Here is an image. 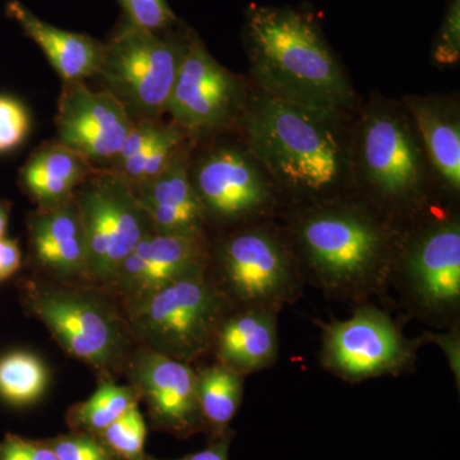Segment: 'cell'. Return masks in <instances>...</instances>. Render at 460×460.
Segmentation results:
<instances>
[{
  "label": "cell",
  "mask_w": 460,
  "mask_h": 460,
  "mask_svg": "<svg viewBox=\"0 0 460 460\" xmlns=\"http://www.w3.org/2000/svg\"><path fill=\"white\" fill-rule=\"evenodd\" d=\"M247 148L275 189L326 202L350 174L341 117L320 113L257 89L241 111Z\"/></svg>",
  "instance_id": "6da1fadb"
},
{
  "label": "cell",
  "mask_w": 460,
  "mask_h": 460,
  "mask_svg": "<svg viewBox=\"0 0 460 460\" xmlns=\"http://www.w3.org/2000/svg\"><path fill=\"white\" fill-rule=\"evenodd\" d=\"M244 45L257 89L337 117L352 107V86L313 17L293 8L251 5Z\"/></svg>",
  "instance_id": "7a4b0ae2"
},
{
  "label": "cell",
  "mask_w": 460,
  "mask_h": 460,
  "mask_svg": "<svg viewBox=\"0 0 460 460\" xmlns=\"http://www.w3.org/2000/svg\"><path fill=\"white\" fill-rule=\"evenodd\" d=\"M296 239L308 269L330 289L367 286L392 255L383 224L352 205L323 202L307 211L296 223Z\"/></svg>",
  "instance_id": "3957f363"
},
{
  "label": "cell",
  "mask_w": 460,
  "mask_h": 460,
  "mask_svg": "<svg viewBox=\"0 0 460 460\" xmlns=\"http://www.w3.org/2000/svg\"><path fill=\"white\" fill-rule=\"evenodd\" d=\"M428 156L407 109L372 104L350 147V174L374 199L393 208L414 205L425 196Z\"/></svg>",
  "instance_id": "277c9868"
},
{
  "label": "cell",
  "mask_w": 460,
  "mask_h": 460,
  "mask_svg": "<svg viewBox=\"0 0 460 460\" xmlns=\"http://www.w3.org/2000/svg\"><path fill=\"white\" fill-rule=\"evenodd\" d=\"M187 40V39H186ZM186 40L123 22L104 44L98 75L135 122L157 120L177 78Z\"/></svg>",
  "instance_id": "5b68a950"
},
{
  "label": "cell",
  "mask_w": 460,
  "mask_h": 460,
  "mask_svg": "<svg viewBox=\"0 0 460 460\" xmlns=\"http://www.w3.org/2000/svg\"><path fill=\"white\" fill-rule=\"evenodd\" d=\"M86 246L87 274L113 279L142 239L154 232L131 181L117 172L93 171L75 195Z\"/></svg>",
  "instance_id": "8992f818"
},
{
  "label": "cell",
  "mask_w": 460,
  "mask_h": 460,
  "mask_svg": "<svg viewBox=\"0 0 460 460\" xmlns=\"http://www.w3.org/2000/svg\"><path fill=\"white\" fill-rule=\"evenodd\" d=\"M220 316L219 296L206 280L202 268L141 296L133 320L159 353L187 361L210 345Z\"/></svg>",
  "instance_id": "52a82bcc"
},
{
  "label": "cell",
  "mask_w": 460,
  "mask_h": 460,
  "mask_svg": "<svg viewBox=\"0 0 460 460\" xmlns=\"http://www.w3.org/2000/svg\"><path fill=\"white\" fill-rule=\"evenodd\" d=\"M243 84L190 36L164 113L189 136L208 135L232 122L243 108Z\"/></svg>",
  "instance_id": "ba28073f"
},
{
  "label": "cell",
  "mask_w": 460,
  "mask_h": 460,
  "mask_svg": "<svg viewBox=\"0 0 460 460\" xmlns=\"http://www.w3.org/2000/svg\"><path fill=\"white\" fill-rule=\"evenodd\" d=\"M190 178L206 217L242 222L274 204L277 189L247 147L223 145L208 151L190 166Z\"/></svg>",
  "instance_id": "9c48e42d"
},
{
  "label": "cell",
  "mask_w": 460,
  "mask_h": 460,
  "mask_svg": "<svg viewBox=\"0 0 460 460\" xmlns=\"http://www.w3.org/2000/svg\"><path fill=\"white\" fill-rule=\"evenodd\" d=\"M411 347L385 314L362 308L323 326V362L344 378L363 380L405 367Z\"/></svg>",
  "instance_id": "30bf717a"
},
{
  "label": "cell",
  "mask_w": 460,
  "mask_h": 460,
  "mask_svg": "<svg viewBox=\"0 0 460 460\" xmlns=\"http://www.w3.org/2000/svg\"><path fill=\"white\" fill-rule=\"evenodd\" d=\"M219 260L230 292L248 308L275 311L292 296L295 266L286 246L269 230L232 235L220 248Z\"/></svg>",
  "instance_id": "8fae6325"
},
{
  "label": "cell",
  "mask_w": 460,
  "mask_h": 460,
  "mask_svg": "<svg viewBox=\"0 0 460 460\" xmlns=\"http://www.w3.org/2000/svg\"><path fill=\"white\" fill-rule=\"evenodd\" d=\"M135 120L107 91H93L83 81H63L58 102V142L93 166L107 169Z\"/></svg>",
  "instance_id": "7c38bea8"
},
{
  "label": "cell",
  "mask_w": 460,
  "mask_h": 460,
  "mask_svg": "<svg viewBox=\"0 0 460 460\" xmlns=\"http://www.w3.org/2000/svg\"><path fill=\"white\" fill-rule=\"evenodd\" d=\"M30 305L54 338L77 358L105 366L117 354V326L90 296L60 289L35 290Z\"/></svg>",
  "instance_id": "4fadbf2b"
},
{
  "label": "cell",
  "mask_w": 460,
  "mask_h": 460,
  "mask_svg": "<svg viewBox=\"0 0 460 460\" xmlns=\"http://www.w3.org/2000/svg\"><path fill=\"white\" fill-rule=\"evenodd\" d=\"M405 277L420 305L444 311L460 298L458 219L435 223L411 241L402 260Z\"/></svg>",
  "instance_id": "5bb4252c"
},
{
  "label": "cell",
  "mask_w": 460,
  "mask_h": 460,
  "mask_svg": "<svg viewBox=\"0 0 460 460\" xmlns=\"http://www.w3.org/2000/svg\"><path fill=\"white\" fill-rule=\"evenodd\" d=\"M202 268L205 248L201 235L151 232L124 260L113 279L141 296Z\"/></svg>",
  "instance_id": "9a60e30c"
},
{
  "label": "cell",
  "mask_w": 460,
  "mask_h": 460,
  "mask_svg": "<svg viewBox=\"0 0 460 460\" xmlns=\"http://www.w3.org/2000/svg\"><path fill=\"white\" fill-rule=\"evenodd\" d=\"M133 187L154 232L201 235L206 213L190 181L189 148L184 147L155 177Z\"/></svg>",
  "instance_id": "2e32d148"
},
{
  "label": "cell",
  "mask_w": 460,
  "mask_h": 460,
  "mask_svg": "<svg viewBox=\"0 0 460 460\" xmlns=\"http://www.w3.org/2000/svg\"><path fill=\"white\" fill-rule=\"evenodd\" d=\"M154 416L177 434H190L202 422L198 375L183 361L162 353L145 357L138 370Z\"/></svg>",
  "instance_id": "e0dca14e"
},
{
  "label": "cell",
  "mask_w": 460,
  "mask_h": 460,
  "mask_svg": "<svg viewBox=\"0 0 460 460\" xmlns=\"http://www.w3.org/2000/svg\"><path fill=\"white\" fill-rule=\"evenodd\" d=\"M30 244L36 261L59 277L87 274L86 246L75 195L57 204L41 205L29 223Z\"/></svg>",
  "instance_id": "ac0fdd59"
},
{
  "label": "cell",
  "mask_w": 460,
  "mask_h": 460,
  "mask_svg": "<svg viewBox=\"0 0 460 460\" xmlns=\"http://www.w3.org/2000/svg\"><path fill=\"white\" fill-rule=\"evenodd\" d=\"M425 148L429 168L445 189L460 190V117L456 102L441 96H410L405 99Z\"/></svg>",
  "instance_id": "d6986e66"
},
{
  "label": "cell",
  "mask_w": 460,
  "mask_h": 460,
  "mask_svg": "<svg viewBox=\"0 0 460 460\" xmlns=\"http://www.w3.org/2000/svg\"><path fill=\"white\" fill-rule=\"evenodd\" d=\"M5 13L38 44L63 81H84L98 75L104 53L102 42L45 22L20 0H9Z\"/></svg>",
  "instance_id": "ffe728a7"
},
{
  "label": "cell",
  "mask_w": 460,
  "mask_h": 460,
  "mask_svg": "<svg viewBox=\"0 0 460 460\" xmlns=\"http://www.w3.org/2000/svg\"><path fill=\"white\" fill-rule=\"evenodd\" d=\"M217 335L222 365L239 375L265 370L277 358L275 311L247 308L223 323Z\"/></svg>",
  "instance_id": "44dd1931"
},
{
  "label": "cell",
  "mask_w": 460,
  "mask_h": 460,
  "mask_svg": "<svg viewBox=\"0 0 460 460\" xmlns=\"http://www.w3.org/2000/svg\"><path fill=\"white\" fill-rule=\"evenodd\" d=\"M93 171L83 156L56 142L33 151L21 169L20 183L40 206L57 204L72 198Z\"/></svg>",
  "instance_id": "7402d4cb"
},
{
  "label": "cell",
  "mask_w": 460,
  "mask_h": 460,
  "mask_svg": "<svg viewBox=\"0 0 460 460\" xmlns=\"http://www.w3.org/2000/svg\"><path fill=\"white\" fill-rule=\"evenodd\" d=\"M198 393L202 420L220 438L241 404L243 375L223 365L208 368L198 375Z\"/></svg>",
  "instance_id": "603a6c76"
},
{
  "label": "cell",
  "mask_w": 460,
  "mask_h": 460,
  "mask_svg": "<svg viewBox=\"0 0 460 460\" xmlns=\"http://www.w3.org/2000/svg\"><path fill=\"white\" fill-rule=\"evenodd\" d=\"M48 370L35 354L14 350L0 357V398L12 405L38 401L48 386Z\"/></svg>",
  "instance_id": "cb8c5ba5"
},
{
  "label": "cell",
  "mask_w": 460,
  "mask_h": 460,
  "mask_svg": "<svg viewBox=\"0 0 460 460\" xmlns=\"http://www.w3.org/2000/svg\"><path fill=\"white\" fill-rule=\"evenodd\" d=\"M187 135L174 123L166 124L164 131L140 154L105 171L122 175L132 184L155 177L171 164L172 159L187 147Z\"/></svg>",
  "instance_id": "d4e9b609"
},
{
  "label": "cell",
  "mask_w": 460,
  "mask_h": 460,
  "mask_svg": "<svg viewBox=\"0 0 460 460\" xmlns=\"http://www.w3.org/2000/svg\"><path fill=\"white\" fill-rule=\"evenodd\" d=\"M135 405L137 404L131 390L113 384H104L89 401L75 408L74 420L75 425L87 431L102 434Z\"/></svg>",
  "instance_id": "484cf974"
},
{
  "label": "cell",
  "mask_w": 460,
  "mask_h": 460,
  "mask_svg": "<svg viewBox=\"0 0 460 460\" xmlns=\"http://www.w3.org/2000/svg\"><path fill=\"white\" fill-rule=\"evenodd\" d=\"M146 425L137 405L102 432L104 444L124 460H147L145 454Z\"/></svg>",
  "instance_id": "4316f807"
},
{
  "label": "cell",
  "mask_w": 460,
  "mask_h": 460,
  "mask_svg": "<svg viewBox=\"0 0 460 460\" xmlns=\"http://www.w3.org/2000/svg\"><path fill=\"white\" fill-rule=\"evenodd\" d=\"M123 9L124 22L151 32H165L177 17L166 0H118Z\"/></svg>",
  "instance_id": "83f0119b"
},
{
  "label": "cell",
  "mask_w": 460,
  "mask_h": 460,
  "mask_svg": "<svg viewBox=\"0 0 460 460\" xmlns=\"http://www.w3.org/2000/svg\"><path fill=\"white\" fill-rule=\"evenodd\" d=\"M30 124L29 111L20 100L0 95V154L20 147L29 135Z\"/></svg>",
  "instance_id": "f1b7e54d"
},
{
  "label": "cell",
  "mask_w": 460,
  "mask_h": 460,
  "mask_svg": "<svg viewBox=\"0 0 460 460\" xmlns=\"http://www.w3.org/2000/svg\"><path fill=\"white\" fill-rule=\"evenodd\" d=\"M460 58V0H450L443 26L436 38L435 63L454 66Z\"/></svg>",
  "instance_id": "f546056e"
},
{
  "label": "cell",
  "mask_w": 460,
  "mask_h": 460,
  "mask_svg": "<svg viewBox=\"0 0 460 460\" xmlns=\"http://www.w3.org/2000/svg\"><path fill=\"white\" fill-rule=\"evenodd\" d=\"M49 445L58 460H114V454L107 445L90 436H65Z\"/></svg>",
  "instance_id": "4dcf8cb0"
},
{
  "label": "cell",
  "mask_w": 460,
  "mask_h": 460,
  "mask_svg": "<svg viewBox=\"0 0 460 460\" xmlns=\"http://www.w3.org/2000/svg\"><path fill=\"white\" fill-rule=\"evenodd\" d=\"M0 460H58L49 443H38L16 435H7L0 441Z\"/></svg>",
  "instance_id": "1f68e13d"
},
{
  "label": "cell",
  "mask_w": 460,
  "mask_h": 460,
  "mask_svg": "<svg viewBox=\"0 0 460 460\" xmlns=\"http://www.w3.org/2000/svg\"><path fill=\"white\" fill-rule=\"evenodd\" d=\"M22 255L16 239H0V283L9 279L21 268Z\"/></svg>",
  "instance_id": "d6a6232c"
},
{
  "label": "cell",
  "mask_w": 460,
  "mask_h": 460,
  "mask_svg": "<svg viewBox=\"0 0 460 460\" xmlns=\"http://www.w3.org/2000/svg\"><path fill=\"white\" fill-rule=\"evenodd\" d=\"M432 341L440 345L444 350L450 367L454 372L456 381L459 383L460 378V345L459 337L456 334L432 335Z\"/></svg>",
  "instance_id": "836d02e7"
},
{
  "label": "cell",
  "mask_w": 460,
  "mask_h": 460,
  "mask_svg": "<svg viewBox=\"0 0 460 460\" xmlns=\"http://www.w3.org/2000/svg\"><path fill=\"white\" fill-rule=\"evenodd\" d=\"M229 438L220 436L219 441L202 452L192 454L181 460H228Z\"/></svg>",
  "instance_id": "e575fe53"
},
{
  "label": "cell",
  "mask_w": 460,
  "mask_h": 460,
  "mask_svg": "<svg viewBox=\"0 0 460 460\" xmlns=\"http://www.w3.org/2000/svg\"><path fill=\"white\" fill-rule=\"evenodd\" d=\"M11 202L0 201V239L5 237V232H7L9 213H11Z\"/></svg>",
  "instance_id": "d590c367"
}]
</instances>
